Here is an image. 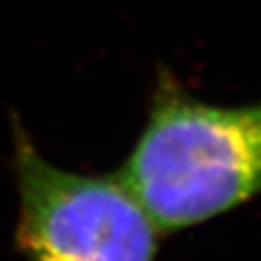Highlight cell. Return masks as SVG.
I'll return each mask as SVG.
<instances>
[{"label": "cell", "mask_w": 261, "mask_h": 261, "mask_svg": "<svg viewBox=\"0 0 261 261\" xmlns=\"http://www.w3.org/2000/svg\"><path fill=\"white\" fill-rule=\"evenodd\" d=\"M117 175L163 234L247 204L261 195V101L206 103L163 76Z\"/></svg>", "instance_id": "6da1fadb"}, {"label": "cell", "mask_w": 261, "mask_h": 261, "mask_svg": "<svg viewBox=\"0 0 261 261\" xmlns=\"http://www.w3.org/2000/svg\"><path fill=\"white\" fill-rule=\"evenodd\" d=\"M17 243L27 261H154L163 232L119 175H85L45 161L15 125Z\"/></svg>", "instance_id": "7a4b0ae2"}]
</instances>
